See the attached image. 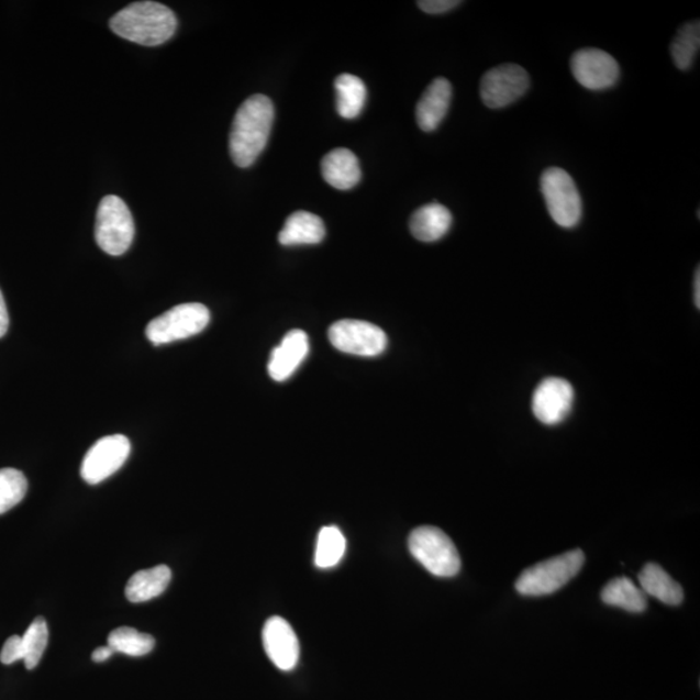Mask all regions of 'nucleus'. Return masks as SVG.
<instances>
[{"instance_id":"obj_1","label":"nucleus","mask_w":700,"mask_h":700,"mask_svg":"<svg viewBox=\"0 0 700 700\" xmlns=\"http://www.w3.org/2000/svg\"><path fill=\"white\" fill-rule=\"evenodd\" d=\"M276 111L268 97L257 93L237 110L230 133V154L235 165L248 168L268 144Z\"/></svg>"},{"instance_id":"obj_2","label":"nucleus","mask_w":700,"mask_h":700,"mask_svg":"<svg viewBox=\"0 0 700 700\" xmlns=\"http://www.w3.org/2000/svg\"><path fill=\"white\" fill-rule=\"evenodd\" d=\"M113 33L142 46H160L175 35V12L157 2H136L115 13L110 21Z\"/></svg>"},{"instance_id":"obj_3","label":"nucleus","mask_w":700,"mask_h":700,"mask_svg":"<svg viewBox=\"0 0 700 700\" xmlns=\"http://www.w3.org/2000/svg\"><path fill=\"white\" fill-rule=\"evenodd\" d=\"M586 555L579 548L558 557L538 563L526 568L519 576L515 587L519 593L526 597L553 595L560 590L581 571Z\"/></svg>"},{"instance_id":"obj_4","label":"nucleus","mask_w":700,"mask_h":700,"mask_svg":"<svg viewBox=\"0 0 700 700\" xmlns=\"http://www.w3.org/2000/svg\"><path fill=\"white\" fill-rule=\"evenodd\" d=\"M408 545L411 555L432 575L453 577L460 571L456 545L437 526H418L410 533Z\"/></svg>"},{"instance_id":"obj_5","label":"nucleus","mask_w":700,"mask_h":700,"mask_svg":"<svg viewBox=\"0 0 700 700\" xmlns=\"http://www.w3.org/2000/svg\"><path fill=\"white\" fill-rule=\"evenodd\" d=\"M135 226L125 201L114 195L100 201L97 213L96 240L100 248L111 256H121L132 245Z\"/></svg>"},{"instance_id":"obj_6","label":"nucleus","mask_w":700,"mask_h":700,"mask_svg":"<svg viewBox=\"0 0 700 700\" xmlns=\"http://www.w3.org/2000/svg\"><path fill=\"white\" fill-rule=\"evenodd\" d=\"M548 214L565 229L579 225L582 216V201L571 176L560 168H548L541 176Z\"/></svg>"},{"instance_id":"obj_7","label":"nucleus","mask_w":700,"mask_h":700,"mask_svg":"<svg viewBox=\"0 0 700 700\" xmlns=\"http://www.w3.org/2000/svg\"><path fill=\"white\" fill-rule=\"evenodd\" d=\"M211 321V313L203 304L177 305L148 323L146 335L155 345L184 341L203 332Z\"/></svg>"},{"instance_id":"obj_8","label":"nucleus","mask_w":700,"mask_h":700,"mask_svg":"<svg viewBox=\"0 0 700 700\" xmlns=\"http://www.w3.org/2000/svg\"><path fill=\"white\" fill-rule=\"evenodd\" d=\"M329 338L337 351L360 357H377L387 348L386 332L375 324L356 321H338L329 330Z\"/></svg>"},{"instance_id":"obj_9","label":"nucleus","mask_w":700,"mask_h":700,"mask_svg":"<svg viewBox=\"0 0 700 700\" xmlns=\"http://www.w3.org/2000/svg\"><path fill=\"white\" fill-rule=\"evenodd\" d=\"M530 88V76L521 65L503 64L487 71L480 84L482 102L492 110L508 107Z\"/></svg>"},{"instance_id":"obj_10","label":"nucleus","mask_w":700,"mask_h":700,"mask_svg":"<svg viewBox=\"0 0 700 700\" xmlns=\"http://www.w3.org/2000/svg\"><path fill=\"white\" fill-rule=\"evenodd\" d=\"M132 444L124 435L100 438L86 454L81 467L82 479L96 486L118 473L130 456Z\"/></svg>"},{"instance_id":"obj_11","label":"nucleus","mask_w":700,"mask_h":700,"mask_svg":"<svg viewBox=\"0 0 700 700\" xmlns=\"http://www.w3.org/2000/svg\"><path fill=\"white\" fill-rule=\"evenodd\" d=\"M574 401L571 382L562 378H546L532 396V411L541 423L557 425L571 414Z\"/></svg>"},{"instance_id":"obj_12","label":"nucleus","mask_w":700,"mask_h":700,"mask_svg":"<svg viewBox=\"0 0 700 700\" xmlns=\"http://www.w3.org/2000/svg\"><path fill=\"white\" fill-rule=\"evenodd\" d=\"M571 70L577 82L595 91L612 88L620 78L618 62L598 48H584L575 53Z\"/></svg>"},{"instance_id":"obj_13","label":"nucleus","mask_w":700,"mask_h":700,"mask_svg":"<svg viewBox=\"0 0 700 700\" xmlns=\"http://www.w3.org/2000/svg\"><path fill=\"white\" fill-rule=\"evenodd\" d=\"M263 642L274 666L281 670H291L300 658L299 638L286 619L273 616L265 623Z\"/></svg>"},{"instance_id":"obj_14","label":"nucleus","mask_w":700,"mask_h":700,"mask_svg":"<svg viewBox=\"0 0 700 700\" xmlns=\"http://www.w3.org/2000/svg\"><path fill=\"white\" fill-rule=\"evenodd\" d=\"M48 644V626L46 620L37 618L29 625L23 637L12 636L5 641L0 653V662L10 664L23 660L26 669L38 666Z\"/></svg>"},{"instance_id":"obj_15","label":"nucleus","mask_w":700,"mask_h":700,"mask_svg":"<svg viewBox=\"0 0 700 700\" xmlns=\"http://www.w3.org/2000/svg\"><path fill=\"white\" fill-rule=\"evenodd\" d=\"M309 355V337L302 330H292L274 348L269 360V375L276 381L291 378Z\"/></svg>"},{"instance_id":"obj_16","label":"nucleus","mask_w":700,"mask_h":700,"mask_svg":"<svg viewBox=\"0 0 700 700\" xmlns=\"http://www.w3.org/2000/svg\"><path fill=\"white\" fill-rule=\"evenodd\" d=\"M453 89L446 78L433 79L416 104V122L423 132L436 130L449 111Z\"/></svg>"},{"instance_id":"obj_17","label":"nucleus","mask_w":700,"mask_h":700,"mask_svg":"<svg viewBox=\"0 0 700 700\" xmlns=\"http://www.w3.org/2000/svg\"><path fill=\"white\" fill-rule=\"evenodd\" d=\"M321 169L324 180L337 190H351L360 179L358 158L346 148L331 151L323 157Z\"/></svg>"},{"instance_id":"obj_18","label":"nucleus","mask_w":700,"mask_h":700,"mask_svg":"<svg viewBox=\"0 0 700 700\" xmlns=\"http://www.w3.org/2000/svg\"><path fill=\"white\" fill-rule=\"evenodd\" d=\"M453 216L446 207L438 203L424 205L411 215L410 231L415 240L433 243L442 240L451 230Z\"/></svg>"},{"instance_id":"obj_19","label":"nucleus","mask_w":700,"mask_h":700,"mask_svg":"<svg viewBox=\"0 0 700 700\" xmlns=\"http://www.w3.org/2000/svg\"><path fill=\"white\" fill-rule=\"evenodd\" d=\"M324 236H326V227L320 216L299 211L288 216L278 241L285 247H292V245L319 244Z\"/></svg>"},{"instance_id":"obj_20","label":"nucleus","mask_w":700,"mask_h":700,"mask_svg":"<svg viewBox=\"0 0 700 700\" xmlns=\"http://www.w3.org/2000/svg\"><path fill=\"white\" fill-rule=\"evenodd\" d=\"M171 580L169 567L157 566L130 577L125 595L130 602L141 603L162 596Z\"/></svg>"},{"instance_id":"obj_21","label":"nucleus","mask_w":700,"mask_h":700,"mask_svg":"<svg viewBox=\"0 0 700 700\" xmlns=\"http://www.w3.org/2000/svg\"><path fill=\"white\" fill-rule=\"evenodd\" d=\"M638 581L641 589L646 596L659 599L660 602L668 605H677L684 601V590L680 584L676 582L664 569L648 563L642 569Z\"/></svg>"},{"instance_id":"obj_22","label":"nucleus","mask_w":700,"mask_h":700,"mask_svg":"<svg viewBox=\"0 0 700 700\" xmlns=\"http://www.w3.org/2000/svg\"><path fill=\"white\" fill-rule=\"evenodd\" d=\"M336 108L337 113L345 120L358 118L363 112L367 90L363 79L353 75H342L336 78Z\"/></svg>"},{"instance_id":"obj_23","label":"nucleus","mask_w":700,"mask_h":700,"mask_svg":"<svg viewBox=\"0 0 700 700\" xmlns=\"http://www.w3.org/2000/svg\"><path fill=\"white\" fill-rule=\"evenodd\" d=\"M602 601L609 605L630 612H644L647 608V596L644 590L627 577L611 580L602 590Z\"/></svg>"},{"instance_id":"obj_24","label":"nucleus","mask_w":700,"mask_h":700,"mask_svg":"<svg viewBox=\"0 0 700 700\" xmlns=\"http://www.w3.org/2000/svg\"><path fill=\"white\" fill-rule=\"evenodd\" d=\"M108 646H110L114 653L138 658V656H144L153 652L155 638L149 636V634L134 630V627L122 626L110 634V637H108Z\"/></svg>"},{"instance_id":"obj_25","label":"nucleus","mask_w":700,"mask_h":700,"mask_svg":"<svg viewBox=\"0 0 700 700\" xmlns=\"http://www.w3.org/2000/svg\"><path fill=\"white\" fill-rule=\"evenodd\" d=\"M700 47V23L699 20L684 25L677 32L670 45L674 63L680 70H687L696 60Z\"/></svg>"},{"instance_id":"obj_26","label":"nucleus","mask_w":700,"mask_h":700,"mask_svg":"<svg viewBox=\"0 0 700 700\" xmlns=\"http://www.w3.org/2000/svg\"><path fill=\"white\" fill-rule=\"evenodd\" d=\"M345 547V537L337 526H323L319 540H316L315 566L320 568L335 567L344 557Z\"/></svg>"},{"instance_id":"obj_27","label":"nucleus","mask_w":700,"mask_h":700,"mask_svg":"<svg viewBox=\"0 0 700 700\" xmlns=\"http://www.w3.org/2000/svg\"><path fill=\"white\" fill-rule=\"evenodd\" d=\"M27 492L25 475L14 468L0 470V515L24 500Z\"/></svg>"},{"instance_id":"obj_28","label":"nucleus","mask_w":700,"mask_h":700,"mask_svg":"<svg viewBox=\"0 0 700 700\" xmlns=\"http://www.w3.org/2000/svg\"><path fill=\"white\" fill-rule=\"evenodd\" d=\"M416 4L425 13L440 14L456 9L460 2L458 0H422Z\"/></svg>"},{"instance_id":"obj_29","label":"nucleus","mask_w":700,"mask_h":700,"mask_svg":"<svg viewBox=\"0 0 700 700\" xmlns=\"http://www.w3.org/2000/svg\"><path fill=\"white\" fill-rule=\"evenodd\" d=\"M10 327V316L7 312L5 301L2 291H0V337H3Z\"/></svg>"},{"instance_id":"obj_30","label":"nucleus","mask_w":700,"mask_h":700,"mask_svg":"<svg viewBox=\"0 0 700 700\" xmlns=\"http://www.w3.org/2000/svg\"><path fill=\"white\" fill-rule=\"evenodd\" d=\"M114 654L110 646L99 647L92 653V660L96 663H103L111 658Z\"/></svg>"},{"instance_id":"obj_31","label":"nucleus","mask_w":700,"mask_h":700,"mask_svg":"<svg viewBox=\"0 0 700 700\" xmlns=\"http://www.w3.org/2000/svg\"><path fill=\"white\" fill-rule=\"evenodd\" d=\"M695 302L697 308H700V273H699V268L697 269L696 273V279H695Z\"/></svg>"}]
</instances>
